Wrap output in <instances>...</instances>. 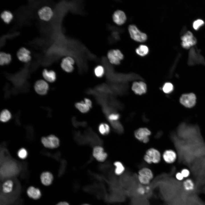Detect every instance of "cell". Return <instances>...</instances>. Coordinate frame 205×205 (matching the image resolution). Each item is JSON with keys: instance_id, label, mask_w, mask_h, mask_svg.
<instances>
[{"instance_id": "cell-1", "label": "cell", "mask_w": 205, "mask_h": 205, "mask_svg": "<svg viewBox=\"0 0 205 205\" xmlns=\"http://www.w3.org/2000/svg\"><path fill=\"white\" fill-rule=\"evenodd\" d=\"M161 154L157 149L151 148L147 149L144 156V159L147 163L157 164L159 163L161 160Z\"/></svg>"}, {"instance_id": "cell-2", "label": "cell", "mask_w": 205, "mask_h": 205, "mask_svg": "<svg viewBox=\"0 0 205 205\" xmlns=\"http://www.w3.org/2000/svg\"><path fill=\"white\" fill-rule=\"evenodd\" d=\"M200 50H196L194 47L190 49L189 53L188 63L189 65L196 64L205 65V61L203 56L200 54Z\"/></svg>"}, {"instance_id": "cell-3", "label": "cell", "mask_w": 205, "mask_h": 205, "mask_svg": "<svg viewBox=\"0 0 205 205\" xmlns=\"http://www.w3.org/2000/svg\"><path fill=\"white\" fill-rule=\"evenodd\" d=\"M138 177L140 183L142 184L147 185L153 179V174L150 169L144 167L139 171Z\"/></svg>"}, {"instance_id": "cell-4", "label": "cell", "mask_w": 205, "mask_h": 205, "mask_svg": "<svg viewBox=\"0 0 205 205\" xmlns=\"http://www.w3.org/2000/svg\"><path fill=\"white\" fill-rule=\"evenodd\" d=\"M128 30L131 37L136 41L143 42L147 39L146 34L141 32L135 25H130Z\"/></svg>"}, {"instance_id": "cell-5", "label": "cell", "mask_w": 205, "mask_h": 205, "mask_svg": "<svg viewBox=\"0 0 205 205\" xmlns=\"http://www.w3.org/2000/svg\"><path fill=\"white\" fill-rule=\"evenodd\" d=\"M151 134L150 130L146 127L139 128L136 130L134 132L135 138L144 143L148 142L149 141V136Z\"/></svg>"}, {"instance_id": "cell-6", "label": "cell", "mask_w": 205, "mask_h": 205, "mask_svg": "<svg viewBox=\"0 0 205 205\" xmlns=\"http://www.w3.org/2000/svg\"><path fill=\"white\" fill-rule=\"evenodd\" d=\"M181 45L185 49H188L195 45L196 43V40L192 33L188 31L181 37Z\"/></svg>"}, {"instance_id": "cell-7", "label": "cell", "mask_w": 205, "mask_h": 205, "mask_svg": "<svg viewBox=\"0 0 205 205\" xmlns=\"http://www.w3.org/2000/svg\"><path fill=\"white\" fill-rule=\"evenodd\" d=\"M37 14L39 19L45 21H48L52 18L54 13L52 9L48 6H44L38 11Z\"/></svg>"}, {"instance_id": "cell-8", "label": "cell", "mask_w": 205, "mask_h": 205, "mask_svg": "<svg viewBox=\"0 0 205 205\" xmlns=\"http://www.w3.org/2000/svg\"><path fill=\"white\" fill-rule=\"evenodd\" d=\"M107 56L109 62L116 65L119 64L124 57L122 53L118 49L110 50L108 52Z\"/></svg>"}, {"instance_id": "cell-9", "label": "cell", "mask_w": 205, "mask_h": 205, "mask_svg": "<svg viewBox=\"0 0 205 205\" xmlns=\"http://www.w3.org/2000/svg\"><path fill=\"white\" fill-rule=\"evenodd\" d=\"M180 102L182 105L186 107H192L196 103V96L193 93L183 94L180 97Z\"/></svg>"}, {"instance_id": "cell-10", "label": "cell", "mask_w": 205, "mask_h": 205, "mask_svg": "<svg viewBox=\"0 0 205 205\" xmlns=\"http://www.w3.org/2000/svg\"><path fill=\"white\" fill-rule=\"evenodd\" d=\"M41 141L44 146L48 148H55L58 147L59 145V139L53 135L43 137Z\"/></svg>"}, {"instance_id": "cell-11", "label": "cell", "mask_w": 205, "mask_h": 205, "mask_svg": "<svg viewBox=\"0 0 205 205\" xmlns=\"http://www.w3.org/2000/svg\"><path fill=\"white\" fill-rule=\"evenodd\" d=\"M16 55L18 59L23 62H28L31 60L30 51L24 47L20 48L17 52Z\"/></svg>"}, {"instance_id": "cell-12", "label": "cell", "mask_w": 205, "mask_h": 205, "mask_svg": "<svg viewBox=\"0 0 205 205\" xmlns=\"http://www.w3.org/2000/svg\"><path fill=\"white\" fill-rule=\"evenodd\" d=\"M75 61L72 57L67 56L62 59L61 66L64 71L70 73L73 69V65Z\"/></svg>"}, {"instance_id": "cell-13", "label": "cell", "mask_w": 205, "mask_h": 205, "mask_svg": "<svg viewBox=\"0 0 205 205\" xmlns=\"http://www.w3.org/2000/svg\"><path fill=\"white\" fill-rule=\"evenodd\" d=\"M34 88L37 93L40 95H43L47 93L49 86L48 84L44 81L40 80L36 82Z\"/></svg>"}, {"instance_id": "cell-14", "label": "cell", "mask_w": 205, "mask_h": 205, "mask_svg": "<svg viewBox=\"0 0 205 205\" xmlns=\"http://www.w3.org/2000/svg\"><path fill=\"white\" fill-rule=\"evenodd\" d=\"M93 155L97 161L103 162L107 157V153L104 152L103 148L99 146H95L93 148Z\"/></svg>"}, {"instance_id": "cell-15", "label": "cell", "mask_w": 205, "mask_h": 205, "mask_svg": "<svg viewBox=\"0 0 205 205\" xmlns=\"http://www.w3.org/2000/svg\"><path fill=\"white\" fill-rule=\"evenodd\" d=\"M126 17L124 12L120 10L115 11L112 15V19L114 22L118 25L123 24L126 20Z\"/></svg>"}, {"instance_id": "cell-16", "label": "cell", "mask_w": 205, "mask_h": 205, "mask_svg": "<svg viewBox=\"0 0 205 205\" xmlns=\"http://www.w3.org/2000/svg\"><path fill=\"white\" fill-rule=\"evenodd\" d=\"M132 89L135 93L141 95L146 92L147 87L146 84L143 82H136L133 83Z\"/></svg>"}, {"instance_id": "cell-17", "label": "cell", "mask_w": 205, "mask_h": 205, "mask_svg": "<svg viewBox=\"0 0 205 205\" xmlns=\"http://www.w3.org/2000/svg\"><path fill=\"white\" fill-rule=\"evenodd\" d=\"M164 161L167 163H172L175 161L177 158L176 153L171 149H167L165 151L162 155Z\"/></svg>"}, {"instance_id": "cell-18", "label": "cell", "mask_w": 205, "mask_h": 205, "mask_svg": "<svg viewBox=\"0 0 205 205\" xmlns=\"http://www.w3.org/2000/svg\"><path fill=\"white\" fill-rule=\"evenodd\" d=\"M26 192L30 198L34 200H38L41 196V192L40 189L33 186L29 187L27 189Z\"/></svg>"}, {"instance_id": "cell-19", "label": "cell", "mask_w": 205, "mask_h": 205, "mask_svg": "<svg viewBox=\"0 0 205 205\" xmlns=\"http://www.w3.org/2000/svg\"><path fill=\"white\" fill-rule=\"evenodd\" d=\"M53 178L52 174L48 171L43 172L40 176L41 183L43 185L46 186H49L52 184Z\"/></svg>"}, {"instance_id": "cell-20", "label": "cell", "mask_w": 205, "mask_h": 205, "mask_svg": "<svg viewBox=\"0 0 205 205\" xmlns=\"http://www.w3.org/2000/svg\"><path fill=\"white\" fill-rule=\"evenodd\" d=\"M13 17L14 16L12 12L7 10L3 11L1 14V19L6 24H9L11 23Z\"/></svg>"}, {"instance_id": "cell-21", "label": "cell", "mask_w": 205, "mask_h": 205, "mask_svg": "<svg viewBox=\"0 0 205 205\" xmlns=\"http://www.w3.org/2000/svg\"><path fill=\"white\" fill-rule=\"evenodd\" d=\"M42 75L44 78L49 82H53L56 79V74L52 70L48 71L46 69H44L43 71Z\"/></svg>"}, {"instance_id": "cell-22", "label": "cell", "mask_w": 205, "mask_h": 205, "mask_svg": "<svg viewBox=\"0 0 205 205\" xmlns=\"http://www.w3.org/2000/svg\"><path fill=\"white\" fill-rule=\"evenodd\" d=\"M11 55L8 53L1 52L0 53V64L1 65L9 64L11 62Z\"/></svg>"}, {"instance_id": "cell-23", "label": "cell", "mask_w": 205, "mask_h": 205, "mask_svg": "<svg viewBox=\"0 0 205 205\" xmlns=\"http://www.w3.org/2000/svg\"><path fill=\"white\" fill-rule=\"evenodd\" d=\"M14 183L11 180H8L4 182L2 184L3 192L5 193H9L11 192L13 190Z\"/></svg>"}, {"instance_id": "cell-24", "label": "cell", "mask_w": 205, "mask_h": 205, "mask_svg": "<svg viewBox=\"0 0 205 205\" xmlns=\"http://www.w3.org/2000/svg\"><path fill=\"white\" fill-rule=\"evenodd\" d=\"M194 184L193 181L190 179H187L183 183V187L187 191H192L194 188Z\"/></svg>"}, {"instance_id": "cell-25", "label": "cell", "mask_w": 205, "mask_h": 205, "mask_svg": "<svg viewBox=\"0 0 205 205\" xmlns=\"http://www.w3.org/2000/svg\"><path fill=\"white\" fill-rule=\"evenodd\" d=\"M114 164L115 167L114 173L116 175H120L124 173L125 170V168L121 162L116 161L114 163Z\"/></svg>"}, {"instance_id": "cell-26", "label": "cell", "mask_w": 205, "mask_h": 205, "mask_svg": "<svg viewBox=\"0 0 205 205\" xmlns=\"http://www.w3.org/2000/svg\"><path fill=\"white\" fill-rule=\"evenodd\" d=\"M75 106L77 109L83 113L87 112L89 111L90 108L84 101L76 103L75 104Z\"/></svg>"}, {"instance_id": "cell-27", "label": "cell", "mask_w": 205, "mask_h": 205, "mask_svg": "<svg viewBox=\"0 0 205 205\" xmlns=\"http://www.w3.org/2000/svg\"><path fill=\"white\" fill-rule=\"evenodd\" d=\"M136 53L141 56H144L147 54L149 52L148 47L144 45H141L136 50Z\"/></svg>"}, {"instance_id": "cell-28", "label": "cell", "mask_w": 205, "mask_h": 205, "mask_svg": "<svg viewBox=\"0 0 205 205\" xmlns=\"http://www.w3.org/2000/svg\"><path fill=\"white\" fill-rule=\"evenodd\" d=\"M99 130L102 135L108 134L110 132V128L108 124L105 123L101 124L99 126Z\"/></svg>"}, {"instance_id": "cell-29", "label": "cell", "mask_w": 205, "mask_h": 205, "mask_svg": "<svg viewBox=\"0 0 205 205\" xmlns=\"http://www.w3.org/2000/svg\"><path fill=\"white\" fill-rule=\"evenodd\" d=\"M11 118V114L7 110L4 109L1 112L0 115V120L3 122L9 120Z\"/></svg>"}, {"instance_id": "cell-30", "label": "cell", "mask_w": 205, "mask_h": 205, "mask_svg": "<svg viewBox=\"0 0 205 205\" xmlns=\"http://www.w3.org/2000/svg\"><path fill=\"white\" fill-rule=\"evenodd\" d=\"M94 73L97 77H102L104 73V68L101 65H98L95 68Z\"/></svg>"}, {"instance_id": "cell-31", "label": "cell", "mask_w": 205, "mask_h": 205, "mask_svg": "<svg viewBox=\"0 0 205 205\" xmlns=\"http://www.w3.org/2000/svg\"><path fill=\"white\" fill-rule=\"evenodd\" d=\"M173 84L169 82L165 83L162 88L163 91L166 93H171L173 91Z\"/></svg>"}, {"instance_id": "cell-32", "label": "cell", "mask_w": 205, "mask_h": 205, "mask_svg": "<svg viewBox=\"0 0 205 205\" xmlns=\"http://www.w3.org/2000/svg\"><path fill=\"white\" fill-rule=\"evenodd\" d=\"M204 24V21L200 19H197L193 23V28L195 30H197Z\"/></svg>"}, {"instance_id": "cell-33", "label": "cell", "mask_w": 205, "mask_h": 205, "mask_svg": "<svg viewBox=\"0 0 205 205\" xmlns=\"http://www.w3.org/2000/svg\"><path fill=\"white\" fill-rule=\"evenodd\" d=\"M120 117V116L118 114L113 113L109 114L108 116V119L110 122L117 121Z\"/></svg>"}, {"instance_id": "cell-34", "label": "cell", "mask_w": 205, "mask_h": 205, "mask_svg": "<svg viewBox=\"0 0 205 205\" xmlns=\"http://www.w3.org/2000/svg\"><path fill=\"white\" fill-rule=\"evenodd\" d=\"M18 155L19 157L21 159H24L26 158L27 156V151L25 149L22 148L18 151Z\"/></svg>"}, {"instance_id": "cell-35", "label": "cell", "mask_w": 205, "mask_h": 205, "mask_svg": "<svg viewBox=\"0 0 205 205\" xmlns=\"http://www.w3.org/2000/svg\"><path fill=\"white\" fill-rule=\"evenodd\" d=\"M113 128L118 132H120L121 126L120 124L117 121L110 122Z\"/></svg>"}, {"instance_id": "cell-36", "label": "cell", "mask_w": 205, "mask_h": 205, "mask_svg": "<svg viewBox=\"0 0 205 205\" xmlns=\"http://www.w3.org/2000/svg\"><path fill=\"white\" fill-rule=\"evenodd\" d=\"M184 178L188 177L190 175V172L189 170L186 169H182L181 172Z\"/></svg>"}, {"instance_id": "cell-37", "label": "cell", "mask_w": 205, "mask_h": 205, "mask_svg": "<svg viewBox=\"0 0 205 205\" xmlns=\"http://www.w3.org/2000/svg\"><path fill=\"white\" fill-rule=\"evenodd\" d=\"M137 192L140 194L143 195L145 194L146 191L144 188L142 186H139L137 189Z\"/></svg>"}, {"instance_id": "cell-38", "label": "cell", "mask_w": 205, "mask_h": 205, "mask_svg": "<svg viewBox=\"0 0 205 205\" xmlns=\"http://www.w3.org/2000/svg\"><path fill=\"white\" fill-rule=\"evenodd\" d=\"M175 177L177 180L180 181L183 180L184 178L181 172H178L176 174Z\"/></svg>"}, {"instance_id": "cell-39", "label": "cell", "mask_w": 205, "mask_h": 205, "mask_svg": "<svg viewBox=\"0 0 205 205\" xmlns=\"http://www.w3.org/2000/svg\"><path fill=\"white\" fill-rule=\"evenodd\" d=\"M84 102L90 108L92 107V103L91 101L88 98L84 99Z\"/></svg>"}, {"instance_id": "cell-40", "label": "cell", "mask_w": 205, "mask_h": 205, "mask_svg": "<svg viewBox=\"0 0 205 205\" xmlns=\"http://www.w3.org/2000/svg\"><path fill=\"white\" fill-rule=\"evenodd\" d=\"M56 205H69L67 202L66 201H62L58 203Z\"/></svg>"}, {"instance_id": "cell-41", "label": "cell", "mask_w": 205, "mask_h": 205, "mask_svg": "<svg viewBox=\"0 0 205 205\" xmlns=\"http://www.w3.org/2000/svg\"><path fill=\"white\" fill-rule=\"evenodd\" d=\"M81 205H89V204H82Z\"/></svg>"}]
</instances>
